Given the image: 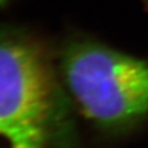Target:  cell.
I'll use <instances>...</instances> for the list:
<instances>
[{"label": "cell", "instance_id": "1", "mask_svg": "<svg viewBox=\"0 0 148 148\" xmlns=\"http://www.w3.org/2000/svg\"><path fill=\"white\" fill-rule=\"evenodd\" d=\"M65 82L82 113L104 127L148 116V62L95 43H77L62 61Z\"/></svg>", "mask_w": 148, "mask_h": 148}, {"label": "cell", "instance_id": "2", "mask_svg": "<svg viewBox=\"0 0 148 148\" xmlns=\"http://www.w3.org/2000/svg\"><path fill=\"white\" fill-rule=\"evenodd\" d=\"M57 103L56 83L43 53L27 42L0 38V127L47 136Z\"/></svg>", "mask_w": 148, "mask_h": 148}, {"label": "cell", "instance_id": "3", "mask_svg": "<svg viewBox=\"0 0 148 148\" xmlns=\"http://www.w3.org/2000/svg\"><path fill=\"white\" fill-rule=\"evenodd\" d=\"M47 136L21 129L0 127V148H47Z\"/></svg>", "mask_w": 148, "mask_h": 148}, {"label": "cell", "instance_id": "4", "mask_svg": "<svg viewBox=\"0 0 148 148\" xmlns=\"http://www.w3.org/2000/svg\"><path fill=\"white\" fill-rule=\"evenodd\" d=\"M1 1H4V0H0V3H1Z\"/></svg>", "mask_w": 148, "mask_h": 148}]
</instances>
